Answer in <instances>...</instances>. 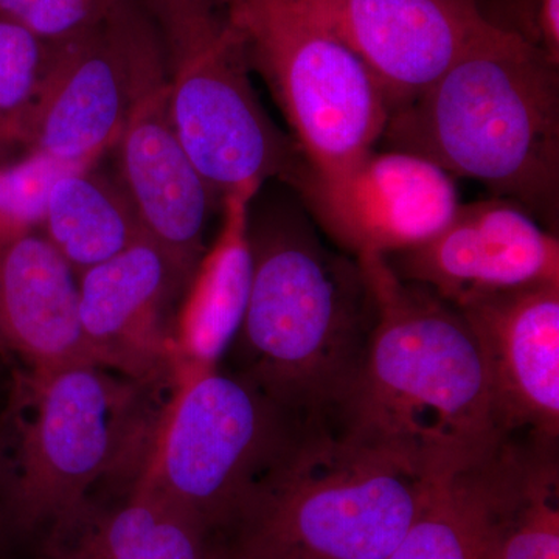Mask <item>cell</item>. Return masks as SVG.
I'll use <instances>...</instances> for the list:
<instances>
[{
  "label": "cell",
  "instance_id": "6da1fadb",
  "mask_svg": "<svg viewBox=\"0 0 559 559\" xmlns=\"http://www.w3.org/2000/svg\"><path fill=\"white\" fill-rule=\"evenodd\" d=\"M377 299L369 349L329 430L430 480L473 469L506 437L462 311L360 257Z\"/></svg>",
  "mask_w": 559,
  "mask_h": 559
},
{
  "label": "cell",
  "instance_id": "7a4b0ae2",
  "mask_svg": "<svg viewBox=\"0 0 559 559\" xmlns=\"http://www.w3.org/2000/svg\"><path fill=\"white\" fill-rule=\"evenodd\" d=\"M299 205L250 226L252 277L234 373L300 425L329 429L369 349L378 308L358 259Z\"/></svg>",
  "mask_w": 559,
  "mask_h": 559
},
{
  "label": "cell",
  "instance_id": "3957f363",
  "mask_svg": "<svg viewBox=\"0 0 559 559\" xmlns=\"http://www.w3.org/2000/svg\"><path fill=\"white\" fill-rule=\"evenodd\" d=\"M380 142L477 180L558 235L559 64L527 36L491 22Z\"/></svg>",
  "mask_w": 559,
  "mask_h": 559
},
{
  "label": "cell",
  "instance_id": "277c9868",
  "mask_svg": "<svg viewBox=\"0 0 559 559\" xmlns=\"http://www.w3.org/2000/svg\"><path fill=\"white\" fill-rule=\"evenodd\" d=\"M153 388L95 364L14 371L0 415L2 516L21 532H53L79 516L98 481L146 462L162 419Z\"/></svg>",
  "mask_w": 559,
  "mask_h": 559
},
{
  "label": "cell",
  "instance_id": "5b68a950",
  "mask_svg": "<svg viewBox=\"0 0 559 559\" xmlns=\"http://www.w3.org/2000/svg\"><path fill=\"white\" fill-rule=\"evenodd\" d=\"M433 481L311 428L221 546L231 559H389Z\"/></svg>",
  "mask_w": 559,
  "mask_h": 559
},
{
  "label": "cell",
  "instance_id": "8992f818",
  "mask_svg": "<svg viewBox=\"0 0 559 559\" xmlns=\"http://www.w3.org/2000/svg\"><path fill=\"white\" fill-rule=\"evenodd\" d=\"M159 38L176 132L216 198L293 182L301 159L261 105L230 0H142Z\"/></svg>",
  "mask_w": 559,
  "mask_h": 559
},
{
  "label": "cell",
  "instance_id": "52a82bcc",
  "mask_svg": "<svg viewBox=\"0 0 559 559\" xmlns=\"http://www.w3.org/2000/svg\"><path fill=\"white\" fill-rule=\"evenodd\" d=\"M308 429L240 374L198 367L162 415L135 481L219 543Z\"/></svg>",
  "mask_w": 559,
  "mask_h": 559
},
{
  "label": "cell",
  "instance_id": "ba28073f",
  "mask_svg": "<svg viewBox=\"0 0 559 559\" xmlns=\"http://www.w3.org/2000/svg\"><path fill=\"white\" fill-rule=\"evenodd\" d=\"M250 64L266 81L301 159L340 171L377 148L389 109L369 72L299 0H230Z\"/></svg>",
  "mask_w": 559,
  "mask_h": 559
},
{
  "label": "cell",
  "instance_id": "9c48e42d",
  "mask_svg": "<svg viewBox=\"0 0 559 559\" xmlns=\"http://www.w3.org/2000/svg\"><path fill=\"white\" fill-rule=\"evenodd\" d=\"M159 53L150 17L130 0L95 31L51 46L39 90L0 145V160L38 154L94 168L116 148L143 75Z\"/></svg>",
  "mask_w": 559,
  "mask_h": 559
},
{
  "label": "cell",
  "instance_id": "30bf717a",
  "mask_svg": "<svg viewBox=\"0 0 559 559\" xmlns=\"http://www.w3.org/2000/svg\"><path fill=\"white\" fill-rule=\"evenodd\" d=\"M289 186L320 231L355 259L417 248L436 237L460 205L454 178L395 150L373 148L333 173L312 171L304 162Z\"/></svg>",
  "mask_w": 559,
  "mask_h": 559
},
{
  "label": "cell",
  "instance_id": "8fae6325",
  "mask_svg": "<svg viewBox=\"0 0 559 559\" xmlns=\"http://www.w3.org/2000/svg\"><path fill=\"white\" fill-rule=\"evenodd\" d=\"M384 259L400 278L425 286L455 308L559 282L558 235L502 198L460 204L436 237Z\"/></svg>",
  "mask_w": 559,
  "mask_h": 559
},
{
  "label": "cell",
  "instance_id": "7c38bea8",
  "mask_svg": "<svg viewBox=\"0 0 559 559\" xmlns=\"http://www.w3.org/2000/svg\"><path fill=\"white\" fill-rule=\"evenodd\" d=\"M299 2L358 58L389 117L428 91L491 24L476 0Z\"/></svg>",
  "mask_w": 559,
  "mask_h": 559
},
{
  "label": "cell",
  "instance_id": "4fadbf2b",
  "mask_svg": "<svg viewBox=\"0 0 559 559\" xmlns=\"http://www.w3.org/2000/svg\"><path fill=\"white\" fill-rule=\"evenodd\" d=\"M190 285L146 238L79 275L81 331L98 366L140 384L167 381Z\"/></svg>",
  "mask_w": 559,
  "mask_h": 559
},
{
  "label": "cell",
  "instance_id": "5bb4252c",
  "mask_svg": "<svg viewBox=\"0 0 559 559\" xmlns=\"http://www.w3.org/2000/svg\"><path fill=\"white\" fill-rule=\"evenodd\" d=\"M116 148L121 189L143 235L193 282L216 194L176 132L162 50L143 75Z\"/></svg>",
  "mask_w": 559,
  "mask_h": 559
},
{
  "label": "cell",
  "instance_id": "9a60e30c",
  "mask_svg": "<svg viewBox=\"0 0 559 559\" xmlns=\"http://www.w3.org/2000/svg\"><path fill=\"white\" fill-rule=\"evenodd\" d=\"M479 342L503 433L559 437V282L459 308Z\"/></svg>",
  "mask_w": 559,
  "mask_h": 559
},
{
  "label": "cell",
  "instance_id": "2e32d148",
  "mask_svg": "<svg viewBox=\"0 0 559 559\" xmlns=\"http://www.w3.org/2000/svg\"><path fill=\"white\" fill-rule=\"evenodd\" d=\"M0 356L27 369L98 366L81 331L79 277L39 231L0 238Z\"/></svg>",
  "mask_w": 559,
  "mask_h": 559
},
{
  "label": "cell",
  "instance_id": "e0dca14e",
  "mask_svg": "<svg viewBox=\"0 0 559 559\" xmlns=\"http://www.w3.org/2000/svg\"><path fill=\"white\" fill-rule=\"evenodd\" d=\"M469 474L492 559H559L558 439L509 433Z\"/></svg>",
  "mask_w": 559,
  "mask_h": 559
},
{
  "label": "cell",
  "instance_id": "ac0fdd59",
  "mask_svg": "<svg viewBox=\"0 0 559 559\" xmlns=\"http://www.w3.org/2000/svg\"><path fill=\"white\" fill-rule=\"evenodd\" d=\"M218 543L167 500L134 481L110 509L87 503L49 533L39 559H212Z\"/></svg>",
  "mask_w": 559,
  "mask_h": 559
},
{
  "label": "cell",
  "instance_id": "d6986e66",
  "mask_svg": "<svg viewBox=\"0 0 559 559\" xmlns=\"http://www.w3.org/2000/svg\"><path fill=\"white\" fill-rule=\"evenodd\" d=\"M259 193L260 189H241L223 197L218 238L205 252L180 308V325L200 355L198 367H213L240 329L252 277L250 207Z\"/></svg>",
  "mask_w": 559,
  "mask_h": 559
},
{
  "label": "cell",
  "instance_id": "ffe728a7",
  "mask_svg": "<svg viewBox=\"0 0 559 559\" xmlns=\"http://www.w3.org/2000/svg\"><path fill=\"white\" fill-rule=\"evenodd\" d=\"M43 229L76 277L145 238L124 190L94 168L55 180Z\"/></svg>",
  "mask_w": 559,
  "mask_h": 559
},
{
  "label": "cell",
  "instance_id": "44dd1931",
  "mask_svg": "<svg viewBox=\"0 0 559 559\" xmlns=\"http://www.w3.org/2000/svg\"><path fill=\"white\" fill-rule=\"evenodd\" d=\"M389 559H492L484 507L469 471L433 481Z\"/></svg>",
  "mask_w": 559,
  "mask_h": 559
},
{
  "label": "cell",
  "instance_id": "7402d4cb",
  "mask_svg": "<svg viewBox=\"0 0 559 559\" xmlns=\"http://www.w3.org/2000/svg\"><path fill=\"white\" fill-rule=\"evenodd\" d=\"M87 170L21 154L0 160V238L38 231L55 180L64 173Z\"/></svg>",
  "mask_w": 559,
  "mask_h": 559
},
{
  "label": "cell",
  "instance_id": "603a6c76",
  "mask_svg": "<svg viewBox=\"0 0 559 559\" xmlns=\"http://www.w3.org/2000/svg\"><path fill=\"white\" fill-rule=\"evenodd\" d=\"M50 50L21 25L0 17V145L35 98Z\"/></svg>",
  "mask_w": 559,
  "mask_h": 559
},
{
  "label": "cell",
  "instance_id": "cb8c5ba5",
  "mask_svg": "<svg viewBox=\"0 0 559 559\" xmlns=\"http://www.w3.org/2000/svg\"><path fill=\"white\" fill-rule=\"evenodd\" d=\"M124 0H0V17L43 43H68L100 27Z\"/></svg>",
  "mask_w": 559,
  "mask_h": 559
},
{
  "label": "cell",
  "instance_id": "d4e9b609",
  "mask_svg": "<svg viewBox=\"0 0 559 559\" xmlns=\"http://www.w3.org/2000/svg\"><path fill=\"white\" fill-rule=\"evenodd\" d=\"M532 7L536 44L559 64V0H533Z\"/></svg>",
  "mask_w": 559,
  "mask_h": 559
},
{
  "label": "cell",
  "instance_id": "484cf974",
  "mask_svg": "<svg viewBox=\"0 0 559 559\" xmlns=\"http://www.w3.org/2000/svg\"><path fill=\"white\" fill-rule=\"evenodd\" d=\"M212 559H231L230 555L227 554L226 549H224L221 544L216 547L215 554H213Z\"/></svg>",
  "mask_w": 559,
  "mask_h": 559
},
{
  "label": "cell",
  "instance_id": "4316f807",
  "mask_svg": "<svg viewBox=\"0 0 559 559\" xmlns=\"http://www.w3.org/2000/svg\"><path fill=\"white\" fill-rule=\"evenodd\" d=\"M2 522H3V516H2V511H0V525H2Z\"/></svg>",
  "mask_w": 559,
  "mask_h": 559
},
{
  "label": "cell",
  "instance_id": "83f0119b",
  "mask_svg": "<svg viewBox=\"0 0 559 559\" xmlns=\"http://www.w3.org/2000/svg\"><path fill=\"white\" fill-rule=\"evenodd\" d=\"M530 2H532V3H533V0H530Z\"/></svg>",
  "mask_w": 559,
  "mask_h": 559
}]
</instances>
